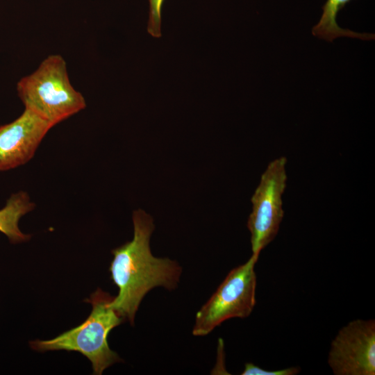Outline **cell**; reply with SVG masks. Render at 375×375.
I'll return each instance as SVG.
<instances>
[{
	"mask_svg": "<svg viewBox=\"0 0 375 375\" xmlns=\"http://www.w3.org/2000/svg\"><path fill=\"white\" fill-rule=\"evenodd\" d=\"M132 240L112 250L110 278L119 289L111 301L112 308L131 325L145 295L156 287L176 290L182 268L168 258L152 255L150 238L154 230L151 217L142 210L133 212Z\"/></svg>",
	"mask_w": 375,
	"mask_h": 375,
	"instance_id": "cell-1",
	"label": "cell"
},
{
	"mask_svg": "<svg viewBox=\"0 0 375 375\" xmlns=\"http://www.w3.org/2000/svg\"><path fill=\"white\" fill-rule=\"evenodd\" d=\"M113 297L98 288L85 299L92 305V311L83 323L53 339L32 340L29 342L31 348L41 352H79L92 363L93 374H102L108 367L122 362L108 343L110 331L124 321L110 305Z\"/></svg>",
	"mask_w": 375,
	"mask_h": 375,
	"instance_id": "cell-2",
	"label": "cell"
},
{
	"mask_svg": "<svg viewBox=\"0 0 375 375\" xmlns=\"http://www.w3.org/2000/svg\"><path fill=\"white\" fill-rule=\"evenodd\" d=\"M17 90L25 108L53 126L86 106L83 96L72 85L60 55L46 58L35 72L20 79Z\"/></svg>",
	"mask_w": 375,
	"mask_h": 375,
	"instance_id": "cell-3",
	"label": "cell"
},
{
	"mask_svg": "<svg viewBox=\"0 0 375 375\" xmlns=\"http://www.w3.org/2000/svg\"><path fill=\"white\" fill-rule=\"evenodd\" d=\"M258 256L252 255L244 264L231 270L210 298L196 314L192 334L204 336L231 318H246L256 303Z\"/></svg>",
	"mask_w": 375,
	"mask_h": 375,
	"instance_id": "cell-4",
	"label": "cell"
},
{
	"mask_svg": "<svg viewBox=\"0 0 375 375\" xmlns=\"http://www.w3.org/2000/svg\"><path fill=\"white\" fill-rule=\"evenodd\" d=\"M286 162L285 156L270 162L251 197L253 208L247 227L253 256L259 257L278 232L284 216L282 196L286 188Z\"/></svg>",
	"mask_w": 375,
	"mask_h": 375,
	"instance_id": "cell-5",
	"label": "cell"
},
{
	"mask_svg": "<svg viewBox=\"0 0 375 375\" xmlns=\"http://www.w3.org/2000/svg\"><path fill=\"white\" fill-rule=\"evenodd\" d=\"M328 364L335 375L375 374V322L356 319L331 342Z\"/></svg>",
	"mask_w": 375,
	"mask_h": 375,
	"instance_id": "cell-6",
	"label": "cell"
},
{
	"mask_svg": "<svg viewBox=\"0 0 375 375\" xmlns=\"http://www.w3.org/2000/svg\"><path fill=\"white\" fill-rule=\"evenodd\" d=\"M53 127L28 109L12 122L0 126V172L28 162L42 140Z\"/></svg>",
	"mask_w": 375,
	"mask_h": 375,
	"instance_id": "cell-7",
	"label": "cell"
},
{
	"mask_svg": "<svg viewBox=\"0 0 375 375\" xmlns=\"http://www.w3.org/2000/svg\"><path fill=\"white\" fill-rule=\"evenodd\" d=\"M35 205L26 192L19 191L11 194L6 206L0 210V231L12 244L26 242L31 235L22 233L19 228V219L32 211Z\"/></svg>",
	"mask_w": 375,
	"mask_h": 375,
	"instance_id": "cell-8",
	"label": "cell"
},
{
	"mask_svg": "<svg viewBox=\"0 0 375 375\" xmlns=\"http://www.w3.org/2000/svg\"><path fill=\"white\" fill-rule=\"evenodd\" d=\"M352 0H326L322 6V15L319 22L313 26L312 33L320 39L332 42L339 37L359 38L364 40L374 39V34L360 33L342 28L337 23V16Z\"/></svg>",
	"mask_w": 375,
	"mask_h": 375,
	"instance_id": "cell-9",
	"label": "cell"
},
{
	"mask_svg": "<svg viewBox=\"0 0 375 375\" xmlns=\"http://www.w3.org/2000/svg\"><path fill=\"white\" fill-rule=\"evenodd\" d=\"M164 0H149V11L147 32L153 38L161 37V15Z\"/></svg>",
	"mask_w": 375,
	"mask_h": 375,
	"instance_id": "cell-10",
	"label": "cell"
},
{
	"mask_svg": "<svg viewBox=\"0 0 375 375\" xmlns=\"http://www.w3.org/2000/svg\"><path fill=\"white\" fill-rule=\"evenodd\" d=\"M300 372V368L291 367L278 370H266L251 362L244 365L241 375H294Z\"/></svg>",
	"mask_w": 375,
	"mask_h": 375,
	"instance_id": "cell-11",
	"label": "cell"
}]
</instances>
